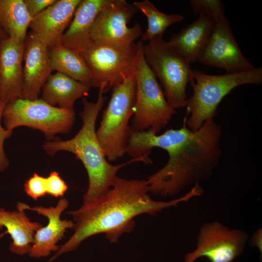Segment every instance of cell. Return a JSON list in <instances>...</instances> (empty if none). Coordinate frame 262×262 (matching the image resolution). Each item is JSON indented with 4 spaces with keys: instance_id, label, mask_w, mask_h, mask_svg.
<instances>
[{
    "instance_id": "603a6c76",
    "label": "cell",
    "mask_w": 262,
    "mask_h": 262,
    "mask_svg": "<svg viewBox=\"0 0 262 262\" xmlns=\"http://www.w3.org/2000/svg\"><path fill=\"white\" fill-rule=\"evenodd\" d=\"M132 4L147 19V28L141 36L142 42H149L155 38L163 37L169 26L184 19V16L179 14H166L161 12L148 0L134 1Z\"/></svg>"
},
{
    "instance_id": "9a60e30c",
    "label": "cell",
    "mask_w": 262,
    "mask_h": 262,
    "mask_svg": "<svg viewBox=\"0 0 262 262\" xmlns=\"http://www.w3.org/2000/svg\"><path fill=\"white\" fill-rule=\"evenodd\" d=\"M82 0H56L51 5L33 17L29 27L39 40L49 48L60 43Z\"/></svg>"
},
{
    "instance_id": "d6986e66",
    "label": "cell",
    "mask_w": 262,
    "mask_h": 262,
    "mask_svg": "<svg viewBox=\"0 0 262 262\" xmlns=\"http://www.w3.org/2000/svg\"><path fill=\"white\" fill-rule=\"evenodd\" d=\"M43 225L32 222L24 210L8 211L0 209V229L5 227L12 239L9 249L19 255L28 253L33 243L34 234Z\"/></svg>"
},
{
    "instance_id": "9c48e42d",
    "label": "cell",
    "mask_w": 262,
    "mask_h": 262,
    "mask_svg": "<svg viewBox=\"0 0 262 262\" xmlns=\"http://www.w3.org/2000/svg\"><path fill=\"white\" fill-rule=\"evenodd\" d=\"M138 53L135 44L127 49L93 44L81 52L91 74V87L104 94L122 83L134 73Z\"/></svg>"
},
{
    "instance_id": "5bb4252c",
    "label": "cell",
    "mask_w": 262,
    "mask_h": 262,
    "mask_svg": "<svg viewBox=\"0 0 262 262\" xmlns=\"http://www.w3.org/2000/svg\"><path fill=\"white\" fill-rule=\"evenodd\" d=\"M23 66V84L21 98L37 99L51 69L49 48L32 31L25 40Z\"/></svg>"
},
{
    "instance_id": "d4e9b609",
    "label": "cell",
    "mask_w": 262,
    "mask_h": 262,
    "mask_svg": "<svg viewBox=\"0 0 262 262\" xmlns=\"http://www.w3.org/2000/svg\"><path fill=\"white\" fill-rule=\"evenodd\" d=\"M24 188L28 196L36 200L47 194L46 177L34 173L25 181Z\"/></svg>"
},
{
    "instance_id": "4fadbf2b",
    "label": "cell",
    "mask_w": 262,
    "mask_h": 262,
    "mask_svg": "<svg viewBox=\"0 0 262 262\" xmlns=\"http://www.w3.org/2000/svg\"><path fill=\"white\" fill-rule=\"evenodd\" d=\"M68 206V201L65 198L60 199L55 207L49 208L42 206L31 207L28 205L18 202L17 209L32 210L46 217L48 224L37 230L34 235V241L28 253L33 258L47 257L52 251H57L60 248L57 243L65 236L67 229H72L74 222L71 220H61V215Z\"/></svg>"
},
{
    "instance_id": "83f0119b",
    "label": "cell",
    "mask_w": 262,
    "mask_h": 262,
    "mask_svg": "<svg viewBox=\"0 0 262 262\" xmlns=\"http://www.w3.org/2000/svg\"><path fill=\"white\" fill-rule=\"evenodd\" d=\"M55 0H23V2L30 16L33 17L53 4Z\"/></svg>"
},
{
    "instance_id": "44dd1931",
    "label": "cell",
    "mask_w": 262,
    "mask_h": 262,
    "mask_svg": "<svg viewBox=\"0 0 262 262\" xmlns=\"http://www.w3.org/2000/svg\"><path fill=\"white\" fill-rule=\"evenodd\" d=\"M52 71H56L91 87L92 76L82 56L61 43L49 48Z\"/></svg>"
},
{
    "instance_id": "484cf974",
    "label": "cell",
    "mask_w": 262,
    "mask_h": 262,
    "mask_svg": "<svg viewBox=\"0 0 262 262\" xmlns=\"http://www.w3.org/2000/svg\"><path fill=\"white\" fill-rule=\"evenodd\" d=\"M47 194L55 197H62L67 190L65 181L58 172L52 171L46 177Z\"/></svg>"
},
{
    "instance_id": "4dcf8cb0",
    "label": "cell",
    "mask_w": 262,
    "mask_h": 262,
    "mask_svg": "<svg viewBox=\"0 0 262 262\" xmlns=\"http://www.w3.org/2000/svg\"></svg>"
},
{
    "instance_id": "f1b7e54d",
    "label": "cell",
    "mask_w": 262,
    "mask_h": 262,
    "mask_svg": "<svg viewBox=\"0 0 262 262\" xmlns=\"http://www.w3.org/2000/svg\"><path fill=\"white\" fill-rule=\"evenodd\" d=\"M251 244L253 246H257L259 248L261 253L262 254V229H258L254 234L251 240Z\"/></svg>"
},
{
    "instance_id": "7c38bea8",
    "label": "cell",
    "mask_w": 262,
    "mask_h": 262,
    "mask_svg": "<svg viewBox=\"0 0 262 262\" xmlns=\"http://www.w3.org/2000/svg\"><path fill=\"white\" fill-rule=\"evenodd\" d=\"M197 61L222 69L226 73L243 72L255 67L243 55L226 17L214 22L210 37Z\"/></svg>"
},
{
    "instance_id": "8992f818",
    "label": "cell",
    "mask_w": 262,
    "mask_h": 262,
    "mask_svg": "<svg viewBox=\"0 0 262 262\" xmlns=\"http://www.w3.org/2000/svg\"><path fill=\"white\" fill-rule=\"evenodd\" d=\"M112 90L110 99L96 131L97 138L108 162H114L126 153L131 131L129 121L133 114L135 99L134 74Z\"/></svg>"
},
{
    "instance_id": "e0dca14e",
    "label": "cell",
    "mask_w": 262,
    "mask_h": 262,
    "mask_svg": "<svg viewBox=\"0 0 262 262\" xmlns=\"http://www.w3.org/2000/svg\"><path fill=\"white\" fill-rule=\"evenodd\" d=\"M109 0H82L60 43L65 47L80 53L93 44L91 30L94 21Z\"/></svg>"
},
{
    "instance_id": "52a82bcc",
    "label": "cell",
    "mask_w": 262,
    "mask_h": 262,
    "mask_svg": "<svg viewBox=\"0 0 262 262\" xmlns=\"http://www.w3.org/2000/svg\"><path fill=\"white\" fill-rule=\"evenodd\" d=\"M145 60L164 89L167 101L175 110L185 107L187 84L193 80V70L180 54L164 41L155 38L143 45Z\"/></svg>"
},
{
    "instance_id": "30bf717a",
    "label": "cell",
    "mask_w": 262,
    "mask_h": 262,
    "mask_svg": "<svg viewBox=\"0 0 262 262\" xmlns=\"http://www.w3.org/2000/svg\"><path fill=\"white\" fill-rule=\"evenodd\" d=\"M125 0H109L96 17L91 30L93 44L120 49H127L142 34L141 27L128 24L137 12Z\"/></svg>"
},
{
    "instance_id": "5b68a950",
    "label": "cell",
    "mask_w": 262,
    "mask_h": 262,
    "mask_svg": "<svg viewBox=\"0 0 262 262\" xmlns=\"http://www.w3.org/2000/svg\"><path fill=\"white\" fill-rule=\"evenodd\" d=\"M137 45L138 53L134 73L136 94L130 129L158 134L176 112L168 103L157 78L145 60L143 42L140 41Z\"/></svg>"
},
{
    "instance_id": "f546056e",
    "label": "cell",
    "mask_w": 262,
    "mask_h": 262,
    "mask_svg": "<svg viewBox=\"0 0 262 262\" xmlns=\"http://www.w3.org/2000/svg\"><path fill=\"white\" fill-rule=\"evenodd\" d=\"M9 36L0 27V40L8 38Z\"/></svg>"
},
{
    "instance_id": "7a4b0ae2",
    "label": "cell",
    "mask_w": 262,
    "mask_h": 262,
    "mask_svg": "<svg viewBox=\"0 0 262 262\" xmlns=\"http://www.w3.org/2000/svg\"><path fill=\"white\" fill-rule=\"evenodd\" d=\"M222 135V128L214 119L206 121L196 131L183 121L180 129L159 134L156 147L165 150L169 158L163 168L147 180L149 192L172 196L208 179L219 163Z\"/></svg>"
},
{
    "instance_id": "7402d4cb",
    "label": "cell",
    "mask_w": 262,
    "mask_h": 262,
    "mask_svg": "<svg viewBox=\"0 0 262 262\" xmlns=\"http://www.w3.org/2000/svg\"><path fill=\"white\" fill-rule=\"evenodd\" d=\"M32 18L23 0H0V27L9 37L24 42Z\"/></svg>"
},
{
    "instance_id": "2e32d148",
    "label": "cell",
    "mask_w": 262,
    "mask_h": 262,
    "mask_svg": "<svg viewBox=\"0 0 262 262\" xmlns=\"http://www.w3.org/2000/svg\"><path fill=\"white\" fill-rule=\"evenodd\" d=\"M25 42L8 37L0 40V99L6 104L21 98Z\"/></svg>"
},
{
    "instance_id": "277c9868",
    "label": "cell",
    "mask_w": 262,
    "mask_h": 262,
    "mask_svg": "<svg viewBox=\"0 0 262 262\" xmlns=\"http://www.w3.org/2000/svg\"><path fill=\"white\" fill-rule=\"evenodd\" d=\"M262 82V68L259 67L238 73L209 75L193 70L190 82L193 92L187 99L184 122L191 130L199 129L207 121L214 119L217 107L223 98L235 87Z\"/></svg>"
},
{
    "instance_id": "ffe728a7",
    "label": "cell",
    "mask_w": 262,
    "mask_h": 262,
    "mask_svg": "<svg viewBox=\"0 0 262 262\" xmlns=\"http://www.w3.org/2000/svg\"><path fill=\"white\" fill-rule=\"evenodd\" d=\"M91 87L59 72L51 74L42 89V99L48 104L73 110L75 102L88 96Z\"/></svg>"
},
{
    "instance_id": "6da1fadb",
    "label": "cell",
    "mask_w": 262,
    "mask_h": 262,
    "mask_svg": "<svg viewBox=\"0 0 262 262\" xmlns=\"http://www.w3.org/2000/svg\"><path fill=\"white\" fill-rule=\"evenodd\" d=\"M149 192L147 180L117 177L113 186L100 197L68 213L73 216L74 233L60 246L54 258L76 249L84 240L99 233H104L111 243H116L123 233L132 230L135 226L134 218L137 215L155 214L202 194L200 187L195 185L184 196L163 202L152 199Z\"/></svg>"
},
{
    "instance_id": "3957f363",
    "label": "cell",
    "mask_w": 262,
    "mask_h": 262,
    "mask_svg": "<svg viewBox=\"0 0 262 262\" xmlns=\"http://www.w3.org/2000/svg\"><path fill=\"white\" fill-rule=\"evenodd\" d=\"M106 99V97L100 91L96 102L83 98V109L79 113L82 125L78 132L70 139L57 138L46 142L42 146L49 155L66 151L74 154L82 163L89 181L87 190L83 196L82 206L92 203L105 194L114 184L118 177L117 172L121 168L137 162L131 159L126 163L113 165L107 160L97 138L96 130L97 119Z\"/></svg>"
},
{
    "instance_id": "cb8c5ba5",
    "label": "cell",
    "mask_w": 262,
    "mask_h": 262,
    "mask_svg": "<svg viewBox=\"0 0 262 262\" xmlns=\"http://www.w3.org/2000/svg\"><path fill=\"white\" fill-rule=\"evenodd\" d=\"M190 4L195 15L206 16L214 22L226 17L224 6L220 0H191Z\"/></svg>"
},
{
    "instance_id": "8fae6325",
    "label": "cell",
    "mask_w": 262,
    "mask_h": 262,
    "mask_svg": "<svg viewBox=\"0 0 262 262\" xmlns=\"http://www.w3.org/2000/svg\"><path fill=\"white\" fill-rule=\"evenodd\" d=\"M246 233L213 222L205 223L198 235L196 248L187 253L184 262H194L206 257L210 262H231L244 252Z\"/></svg>"
},
{
    "instance_id": "ba28073f",
    "label": "cell",
    "mask_w": 262,
    "mask_h": 262,
    "mask_svg": "<svg viewBox=\"0 0 262 262\" xmlns=\"http://www.w3.org/2000/svg\"><path fill=\"white\" fill-rule=\"evenodd\" d=\"M2 119L4 128L13 130L20 126L28 127L43 132L48 141L55 135L67 133L75 119L74 109L52 106L41 99L18 98L7 103Z\"/></svg>"
},
{
    "instance_id": "4316f807",
    "label": "cell",
    "mask_w": 262,
    "mask_h": 262,
    "mask_svg": "<svg viewBox=\"0 0 262 262\" xmlns=\"http://www.w3.org/2000/svg\"><path fill=\"white\" fill-rule=\"evenodd\" d=\"M6 103L0 100V171L5 170L9 166V162L4 152L3 146L6 139L12 135L13 131L6 130L2 127L1 121L3 112Z\"/></svg>"
},
{
    "instance_id": "ac0fdd59",
    "label": "cell",
    "mask_w": 262,
    "mask_h": 262,
    "mask_svg": "<svg viewBox=\"0 0 262 262\" xmlns=\"http://www.w3.org/2000/svg\"><path fill=\"white\" fill-rule=\"evenodd\" d=\"M214 21L202 15L178 33L167 42L189 63L197 60L198 56L207 42Z\"/></svg>"
}]
</instances>
